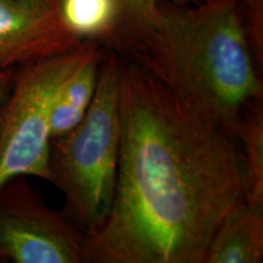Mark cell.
<instances>
[{"instance_id": "2", "label": "cell", "mask_w": 263, "mask_h": 263, "mask_svg": "<svg viewBox=\"0 0 263 263\" xmlns=\"http://www.w3.org/2000/svg\"><path fill=\"white\" fill-rule=\"evenodd\" d=\"M105 48L139 66L197 116L233 137L245 107L262 101L259 65L240 0L161 3L145 16L121 18Z\"/></svg>"}, {"instance_id": "3", "label": "cell", "mask_w": 263, "mask_h": 263, "mask_svg": "<svg viewBox=\"0 0 263 263\" xmlns=\"http://www.w3.org/2000/svg\"><path fill=\"white\" fill-rule=\"evenodd\" d=\"M122 58L105 50L97 90L81 123L51 141V182L65 195V215L83 233L97 228L112 203L121 144Z\"/></svg>"}, {"instance_id": "9", "label": "cell", "mask_w": 263, "mask_h": 263, "mask_svg": "<svg viewBox=\"0 0 263 263\" xmlns=\"http://www.w3.org/2000/svg\"><path fill=\"white\" fill-rule=\"evenodd\" d=\"M58 5L62 21L76 37L104 47L122 18L118 0H58Z\"/></svg>"}, {"instance_id": "13", "label": "cell", "mask_w": 263, "mask_h": 263, "mask_svg": "<svg viewBox=\"0 0 263 263\" xmlns=\"http://www.w3.org/2000/svg\"><path fill=\"white\" fill-rule=\"evenodd\" d=\"M4 262V259H3V257H2V255H0V263H3Z\"/></svg>"}, {"instance_id": "7", "label": "cell", "mask_w": 263, "mask_h": 263, "mask_svg": "<svg viewBox=\"0 0 263 263\" xmlns=\"http://www.w3.org/2000/svg\"><path fill=\"white\" fill-rule=\"evenodd\" d=\"M263 207L242 199L217 227L203 263H261Z\"/></svg>"}, {"instance_id": "4", "label": "cell", "mask_w": 263, "mask_h": 263, "mask_svg": "<svg viewBox=\"0 0 263 263\" xmlns=\"http://www.w3.org/2000/svg\"><path fill=\"white\" fill-rule=\"evenodd\" d=\"M84 41L73 50L22 66L0 105V186L15 177L51 182L50 112L66 78L100 47Z\"/></svg>"}, {"instance_id": "8", "label": "cell", "mask_w": 263, "mask_h": 263, "mask_svg": "<svg viewBox=\"0 0 263 263\" xmlns=\"http://www.w3.org/2000/svg\"><path fill=\"white\" fill-rule=\"evenodd\" d=\"M105 50L106 48L100 45L59 88L50 112L51 141L70 133L84 118L97 90Z\"/></svg>"}, {"instance_id": "10", "label": "cell", "mask_w": 263, "mask_h": 263, "mask_svg": "<svg viewBox=\"0 0 263 263\" xmlns=\"http://www.w3.org/2000/svg\"><path fill=\"white\" fill-rule=\"evenodd\" d=\"M245 164L246 192L244 199L263 207V110L262 101L245 107L235 129Z\"/></svg>"}, {"instance_id": "11", "label": "cell", "mask_w": 263, "mask_h": 263, "mask_svg": "<svg viewBox=\"0 0 263 263\" xmlns=\"http://www.w3.org/2000/svg\"><path fill=\"white\" fill-rule=\"evenodd\" d=\"M122 8V18H137L153 11L161 3L179 5L196 4L200 0H118Z\"/></svg>"}, {"instance_id": "12", "label": "cell", "mask_w": 263, "mask_h": 263, "mask_svg": "<svg viewBox=\"0 0 263 263\" xmlns=\"http://www.w3.org/2000/svg\"><path fill=\"white\" fill-rule=\"evenodd\" d=\"M14 77L15 76L12 70L0 71V105L4 103L5 98L8 97V93L11 89Z\"/></svg>"}, {"instance_id": "6", "label": "cell", "mask_w": 263, "mask_h": 263, "mask_svg": "<svg viewBox=\"0 0 263 263\" xmlns=\"http://www.w3.org/2000/svg\"><path fill=\"white\" fill-rule=\"evenodd\" d=\"M82 43L62 21L58 0H0V71L65 54Z\"/></svg>"}, {"instance_id": "5", "label": "cell", "mask_w": 263, "mask_h": 263, "mask_svg": "<svg viewBox=\"0 0 263 263\" xmlns=\"http://www.w3.org/2000/svg\"><path fill=\"white\" fill-rule=\"evenodd\" d=\"M84 233L49 207L27 182L15 177L0 186V255L14 263L84 262Z\"/></svg>"}, {"instance_id": "1", "label": "cell", "mask_w": 263, "mask_h": 263, "mask_svg": "<svg viewBox=\"0 0 263 263\" xmlns=\"http://www.w3.org/2000/svg\"><path fill=\"white\" fill-rule=\"evenodd\" d=\"M120 115L112 203L84 233V262L203 263L217 227L245 197L236 138L124 59Z\"/></svg>"}]
</instances>
